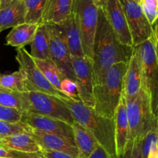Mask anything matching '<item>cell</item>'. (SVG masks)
Listing matches in <instances>:
<instances>
[{
    "label": "cell",
    "mask_w": 158,
    "mask_h": 158,
    "mask_svg": "<svg viewBox=\"0 0 158 158\" xmlns=\"http://www.w3.org/2000/svg\"><path fill=\"white\" fill-rule=\"evenodd\" d=\"M134 47L122 44L110 25L102 6H99L98 19L94 42L93 70L94 83L105 71L118 63L129 61Z\"/></svg>",
    "instance_id": "obj_1"
},
{
    "label": "cell",
    "mask_w": 158,
    "mask_h": 158,
    "mask_svg": "<svg viewBox=\"0 0 158 158\" xmlns=\"http://www.w3.org/2000/svg\"><path fill=\"white\" fill-rule=\"evenodd\" d=\"M69 108L74 120L87 130L97 143L111 158H117L116 154L115 130L114 119L102 117L94 108L83 104L80 100L60 98Z\"/></svg>",
    "instance_id": "obj_2"
},
{
    "label": "cell",
    "mask_w": 158,
    "mask_h": 158,
    "mask_svg": "<svg viewBox=\"0 0 158 158\" xmlns=\"http://www.w3.org/2000/svg\"><path fill=\"white\" fill-rule=\"evenodd\" d=\"M127 63H118L106 69L94 86V109L97 114L114 119L117 107L123 97V81Z\"/></svg>",
    "instance_id": "obj_3"
},
{
    "label": "cell",
    "mask_w": 158,
    "mask_h": 158,
    "mask_svg": "<svg viewBox=\"0 0 158 158\" xmlns=\"http://www.w3.org/2000/svg\"><path fill=\"white\" fill-rule=\"evenodd\" d=\"M140 59L142 75V89L146 92L153 114L157 117L158 110V65L157 25L154 26L152 36L134 46Z\"/></svg>",
    "instance_id": "obj_4"
},
{
    "label": "cell",
    "mask_w": 158,
    "mask_h": 158,
    "mask_svg": "<svg viewBox=\"0 0 158 158\" xmlns=\"http://www.w3.org/2000/svg\"><path fill=\"white\" fill-rule=\"evenodd\" d=\"M125 105L130 127V140L142 139L157 123V117L153 114L146 92L141 88L135 97L125 100Z\"/></svg>",
    "instance_id": "obj_5"
},
{
    "label": "cell",
    "mask_w": 158,
    "mask_h": 158,
    "mask_svg": "<svg viewBox=\"0 0 158 158\" xmlns=\"http://www.w3.org/2000/svg\"><path fill=\"white\" fill-rule=\"evenodd\" d=\"M98 9V4L94 0H73V11L78 25L83 54L92 61Z\"/></svg>",
    "instance_id": "obj_6"
},
{
    "label": "cell",
    "mask_w": 158,
    "mask_h": 158,
    "mask_svg": "<svg viewBox=\"0 0 158 158\" xmlns=\"http://www.w3.org/2000/svg\"><path fill=\"white\" fill-rule=\"evenodd\" d=\"M21 94L24 100V112L58 119L69 124L75 122L69 108L59 97L40 92Z\"/></svg>",
    "instance_id": "obj_7"
},
{
    "label": "cell",
    "mask_w": 158,
    "mask_h": 158,
    "mask_svg": "<svg viewBox=\"0 0 158 158\" xmlns=\"http://www.w3.org/2000/svg\"><path fill=\"white\" fill-rule=\"evenodd\" d=\"M15 60L19 66V71L24 77L26 92H40L59 98H69L49 83L26 49H16Z\"/></svg>",
    "instance_id": "obj_8"
},
{
    "label": "cell",
    "mask_w": 158,
    "mask_h": 158,
    "mask_svg": "<svg viewBox=\"0 0 158 158\" xmlns=\"http://www.w3.org/2000/svg\"><path fill=\"white\" fill-rule=\"evenodd\" d=\"M119 2L126 16L134 46L151 38L154 33L155 25L151 26L140 3L133 0H119Z\"/></svg>",
    "instance_id": "obj_9"
},
{
    "label": "cell",
    "mask_w": 158,
    "mask_h": 158,
    "mask_svg": "<svg viewBox=\"0 0 158 158\" xmlns=\"http://www.w3.org/2000/svg\"><path fill=\"white\" fill-rule=\"evenodd\" d=\"M49 32L51 61L55 64L63 78L75 82L71 55L61 32L56 24L45 23Z\"/></svg>",
    "instance_id": "obj_10"
},
{
    "label": "cell",
    "mask_w": 158,
    "mask_h": 158,
    "mask_svg": "<svg viewBox=\"0 0 158 158\" xmlns=\"http://www.w3.org/2000/svg\"><path fill=\"white\" fill-rule=\"evenodd\" d=\"M80 100L86 106L94 108V70L93 61L86 56L71 57Z\"/></svg>",
    "instance_id": "obj_11"
},
{
    "label": "cell",
    "mask_w": 158,
    "mask_h": 158,
    "mask_svg": "<svg viewBox=\"0 0 158 158\" xmlns=\"http://www.w3.org/2000/svg\"><path fill=\"white\" fill-rule=\"evenodd\" d=\"M21 122L32 129L60 136L75 144L72 124L58 119L28 112L23 113Z\"/></svg>",
    "instance_id": "obj_12"
},
{
    "label": "cell",
    "mask_w": 158,
    "mask_h": 158,
    "mask_svg": "<svg viewBox=\"0 0 158 158\" xmlns=\"http://www.w3.org/2000/svg\"><path fill=\"white\" fill-rule=\"evenodd\" d=\"M100 6L119 41L125 46L134 47L126 16L119 0H105Z\"/></svg>",
    "instance_id": "obj_13"
},
{
    "label": "cell",
    "mask_w": 158,
    "mask_h": 158,
    "mask_svg": "<svg viewBox=\"0 0 158 158\" xmlns=\"http://www.w3.org/2000/svg\"><path fill=\"white\" fill-rule=\"evenodd\" d=\"M29 133L40 145L41 149L63 152L74 157L80 158L78 150L76 145L64 137L37 131L30 127Z\"/></svg>",
    "instance_id": "obj_14"
},
{
    "label": "cell",
    "mask_w": 158,
    "mask_h": 158,
    "mask_svg": "<svg viewBox=\"0 0 158 158\" xmlns=\"http://www.w3.org/2000/svg\"><path fill=\"white\" fill-rule=\"evenodd\" d=\"M142 87V75L140 59L134 49L127 65V69L123 81V97L130 100L135 97Z\"/></svg>",
    "instance_id": "obj_15"
},
{
    "label": "cell",
    "mask_w": 158,
    "mask_h": 158,
    "mask_svg": "<svg viewBox=\"0 0 158 158\" xmlns=\"http://www.w3.org/2000/svg\"><path fill=\"white\" fill-rule=\"evenodd\" d=\"M117 157L123 154L130 140V127L125 100L122 97L114 117Z\"/></svg>",
    "instance_id": "obj_16"
},
{
    "label": "cell",
    "mask_w": 158,
    "mask_h": 158,
    "mask_svg": "<svg viewBox=\"0 0 158 158\" xmlns=\"http://www.w3.org/2000/svg\"><path fill=\"white\" fill-rule=\"evenodd\" d=\"M56 25L63 35L71 56H84L80 31L73 11L66 20Z\"/></svg>",
    "instance_id": "obj_17"
},
{
    "label": "cell",
    "mask_w": 158,
    "mask_h": 158,
    "mask_svg": "<svg viewBox=\"0 0 158 158\" xmlns=\"http://www.w3.org/2000/svg\"><path fill=\"white\" fill-rule=\"evenodd\" d=\"M73 6V0H46L41 23H62L71 15Z\"/></svg>",
    "instance_id": "obj_18"
},
{
    "label": "cell",
    "mask_w": 158,
    "mask_h": 158,
    "mask_svg": "<svg viewBox=\"0 0 158 158\" xmlns=\"http://www.w3.org/2000/svg\"><path fill=\"white\" fill-rule=\"evenodd\" d=\"M0 145L11 151L26 153H39L41 148L29 132H19L0 137Z\"/></svg>",
    "instance_id": "obj_19"
},
{
    "label": "cell",
    "mask_w": 158,
    "mask_h": 158,
    "mask_svg": "<svg viewBox=\"0 0 158 158\" xmlns=\"http://www.w3.org/2000/svg\"><path fill=\"white\" fill-rule=\"evenodd\" d=\"M25 23L23 0H13L0 9V32Z\"/></svg>",
    "instance_id": "obj_20"
},
{
    "label": "cell",
    "mask_w": 158,
    "mask_h": 158,
    "mask_svg": "<svg viewBox=\"0 0 158 158\" xmlns=\"http://www.w3.org/2000/svg\"><path fill=\"white\" fill-rule=\"evenodd\" d=\"M40 24L22 23L14 26L6 38V44L16 49L24 48L32 43Z\"/></svg>",
    "instance_id": "obj_21"
},
{
    "label": "cell",
    "mask_w": 158,
    "mask_h": 158,
    "mask_svg": "<svg viewBox=\"0 0 158 158\" xmlns=\"http://www.w3.org/2000/svg\"><path fill=\"white\" fill-rule=\"evenodd\" d=\"M75 145L80 158H88L93 154L99 143L94 136L80 123L74 122L72 124Z\"/></svg>",
    "instance_id": "obj_22"
},
{
    "label": "cell",
    "mask_w": 158,
    "mask_h": 158,
    "mask_svg": "<svg viewBox=\"0 0 158 158\" xmlns=\"http://www.w3.org/2000/svg\"><path fill=\"white\" fill-rule=\"evenodd\" d=\"M30 45V55L34 60L51 61L49 32L45 23L39 25Z\"/></svg>",
    "instance_id": "obj_23"
},
{
    "label": "cell",
    "mask_w": 158,
    "mask_h": 158,
    "mask_svg": "<svg viewBox=\"0 0 158 158\" xmlns=\"http://www.w3.org/2000/svg\"><path fill=\"white\" fill-rule=\"evenodd\" d=\"M25 6V23L40 24L46 0H23Z\"/></svg>",
    "instance_id": "obj_24"
},
{
    "label": "cell",
    "mask_w": 158,
    "mask_h": 158,
    "mask_svg": "<svg viewBox=\"0 0 158 158\" xmlns=\"http://www.w3.org/2000/svg\"><path fill=\"white\" fill-rule=\"evenodd\" d=\"M0 87L10 92H26L24 77L19 70L10 74H0Z\"/></svg>",
    "instance_id": "obj_25"
},
{
    "label": "cell",
    "mask_w": 158,
    "mask_h": 158,
    "mask_svg": "<svg viewBox=\"0 0 158 158\" xmlns=\"http://www.w3.org/2000/svg\"><path fill=\"white\" fill-rule=\"evenodd\" d=\"M34 61L49 83L60 91V84L63 78L55 64L52 61L46 60H34Z\"/></svg>",
    "instance_id": "obj_26"
},
{
    "label": "cell",
    "mask_w": 158,
    "mask_h": 158,
    "mask_svg": "<svg viewBox=\"0 0 158 158\" xmlns=\"http://www.w3.org/2000/svg\"><path fill=\"white\" fill-rule=\"evenodd\" d=\"M0 105L5 107L18 110L23 113L25 111L24 100L21 93L0 91Z\"/></svg>",
    "instance_id": "obj_27"
},
{
    "label": "cell",
    "mask_w": 158,
    "mask_h": 158,
    "mask_svg": "<svg viewBox=\"0 0 158 158\" xmlns=\"http://www.w3.org/2000/svg\"><path fill=\"white\" fill-rule=\"evenodd\" d=\"M140 5L151 26L155 25L158 16V0H140Z\"/></svg>",
    "instance_id": "obj_28"
},
{
    "label": "cell",
    "mask_w": 158,
    "mask_h": 158,
    "mask_svg": "<svg viewBox=\"0 0 158 158\" xmlns=\"http://www.w3.org/2000/svg\"><path fill=\"white\" fill-rule=\"evenodd\" d=\"M29 127L22 122L12 123L0 120V137H6L19 132H29Z\"/></svg>",
    "instance_id": "obj_29"
},
{
    "label": "cell",
    "mask_w": 158,
    "mask_h": 158,
    "mask_svg": "<svg viewBox=\"0 0 158 158\" xmlns=\"http://www.w3.org/2000/svg\"><path fill=\"white\" fill-rule=\"evenodd\" d=\"M117 158H143L141 152V139L130 140L123 154Z\"/></svg>",
    "instance_id": "obj_30"
},
{
    "label": "cell",
    "mask_w": 158,
    "mask_h": 158,
    "mask_svg": "<svg viewBox=\"0 0 158 158\" xmlns=\"http://www.w3.org/2000/svg\"><path fill=\"white\" fill-rule=\"evenodd\" d=\"M23 112L12 108L5 107L0 105V120L17 123L21 122Z\"/></svg>",
    "instance_id": "obj_31"
},
{
    "label": "cell",
    "mask_w": 158,
    "mask_h": 158,
    "mask_svg": "<svg viewBox=\"0 0 158 158\" xmlns=\"http://www.w3.org/2000/svg\"><path fill=\"white\" fill-rule=\"evenodd\" d=\"M60 91L69 98L80 101L76 82L73 81L68 78L63 79L61 84H60Z\"/></svg>",
    "instance_id": "obj_32"
},
{
    "label": "cell",
    "mask_w": 158,
    "mask_h": 158,
    "mask_svg": "<svg viewBox=\"0 0 158 158\" xmlns=\"http://www.w3.org/2000/svg\"><path fill=\"white\" fill-rule=\"evenodd\" d=\"M40 153L45 158H77L69 155V154H66V153L59 152V151H48V150L41 149Z\"/></svg>",
    "instance_id": "obj_33"
},
{
    "label": "cell",
    "mask_w": 158,
    "mask_h": 158,
    "mask_svg": "<svg viewBox=\"0 0 158 158\" xmlns=\"http://www.w3.org/2000/svg\"><path fill=\"white\" fill-rule=\"evenodd\" d=\"M10 152L12 158H45L41 154V153H26L19 152V151H11L9 150Z\"/></svg>",
    "instance_id": "obj_34"
},
{
    "label": "cell",
    "mask_w": 158,
    "mask_h": 158,
    "mask_svg": "<svg viewBox=\"0 0 158 158\" xmlns=\"http://www.w3.org/2000/svg\"><path fill=\"white\" fill-rule=\"evenodd\" d=\"M88 158H111L106 151L102 148L101 146L98 145L96 148L95 151L93 152Z\"/></svg>",
    "instance_id": "obj_35"
},
{
    "label": "cell",
    "mask_w": 158,
    "mask_h": 158,
    "mask_svg": "<svg viewBox=\"0 0 158 158\" xmlns=\"http://www.w3.org/2000/svg\"><path fill=\"white\" fill-rule=\"evenodd\" d=\"M147 158H158V147H157V139L154 140L150 148Z\"/></svg>",
    "instance_id": "obj_36"
},
{
    "label": "cell",
    "mask_w": 158,
    "mask_h": 158,
    "mask_svg": "<svg viewBox=\"0 0 158 158\" xmlns=\"http://www.w3.org/2000/svg\"><path fill=\"white\" fill-rule=\"evenodd\" d=\"M0 158H12L10 152L8 149L0 145Z\"/></svg>",
    "instance_id": "obj_37"
},
{
    "label": "cell",
    "mask_w": 158,
    "mask_h": 158,
    "mask_svg": "<svg viewBox=\"0 0 158 158\" xmlns=\"http://www.w3.org/2000/svg\"><path fill=\"white\" fill-rule=\"evenodd\" d=\"M12 1H13V0H0V9L4 7V6H7L8 4L12 2Z\"/></svg>",
    "instance_id": "obj_38"
},
{
    "label": "cell",
    "mask_w": 158,
    "mask_h": 158,
    "mask_svg": "<svg viewBox=\"0 0 158 158\" xmlns=\"http://www.w3.org/2000/svg\"><path fill=\"white\" fill-rule=\"evenodd\" d=\"M94 1H95L98 4V6H102V5H103V3L104 2L105 0H94Z\"/></svg>",
    "instance_id": "obj_39"
},
{
    "label": "cell",
    "mask_w": 158,
    "mask_h": 158,
    "mask_svg": "<svg viewBox=\"0 0 158 158\" xmlns=\"http://www.w3.org/2000/svg\"><path fill=\"white\" fill-rule=\"evenodd\" d=\"M133 1H134V2H137V3H140V0H133Z\"/></svg>",
    "instance_id": "obj_40"
},
{
    "label": "cell",
    "mask_w": 158,
    "mask_h": 158,
    "mask_svg": "<svg viewBox=\"0 0 158 158\" xmlns=\"http://www.w3.org/2000/svg\"><path fill=\"white\" fill-rule=\"evenodd\" d=\"M5 90H6V89H2V87H0V91H5Z\"/></svg>",
    "instance_id": "obj_41"
},
{
    "label": "cell",
    "mask_w": 158,
    "mask_h": 158,
    "mask_svg": "<svg viewBox=\"0 0 158 158\" xmlns=\"http://www.w3.org/2000/svg\"></svg>",
    "instance_id": "obj_42"
}]
</instances>
